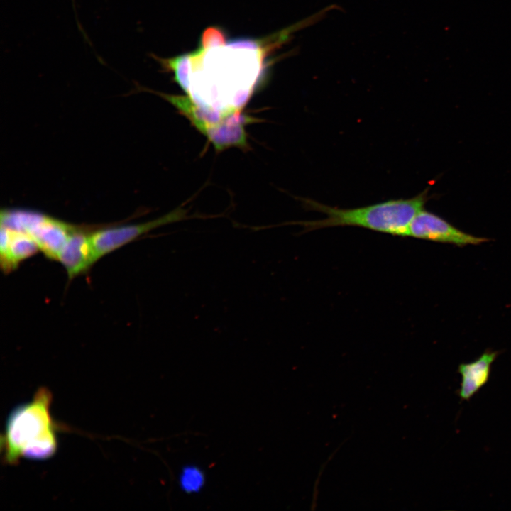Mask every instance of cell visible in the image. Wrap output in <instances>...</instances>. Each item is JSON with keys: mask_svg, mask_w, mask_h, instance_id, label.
<instances>
[{"mask_svg": "<svg viewBox=\"0 0 511 511\" xmlns=\"http://www.w3.org/2000/svg\"><path fill=\"white\" fill-rule=\"evenodd\" d=\"M428 189L410 199H391L353 209H340L310 199H302L306 209L323 213L319 220L287 223L303 227V233L334 226H352L405 237L414 217L430 198Z\"/></svg>", "mask_w": 511, "mask_h": 511, "instance_id": "2", "label": "cell"}, {"mask_svg": "<svg viewBox=\"0 0 511 511\" xmlns=\"http://www.w3.org/2000/svg\"><path fill=\"white\" fill-rule=\"evenodd\" d=\"M206 478L204 471L196 465L183 466L178 476L180 489L187 494L199 493L204 487Z\"/></svg>", "mask_w": 511, "mask_h": 511, "instance_id": "12", "label": "cell"}, {"mask_svg": "<svg viewBox=\"0 0 511 511\" xmlns=\"http://www.w3.org/2000/svg\"><path fill=\"white\" fill-rule=\"evenodd\" d=\"M38 250L37 243L28 234L1 225L0 260L5 273L16 269L19 263Z\"/></svg>", "mask_w": 511, "mask_h": 511, "instance_id": "9", "label": "cell"}, {"mask_svg": "<svg viewBox=\"0 0 511 511\" xmlns=\"http://www.w3.org/2000/svg\"><path fill=\"white\" fill-rule=\"evenodd\" d=\"M91 233L79 228L61 249L57 260L67 270L70 279L85 273L97 261L91 242Z\"/></svg>", "mask_w": 511, "mask_h": 511, "instance_id": "8", "label": "cell"}, {"mask_svg": "<svg viewBox=\"0 0 511 511\" xmlns=\"http://www.w3.org/2000/svg\"><path fill=\"white\" fill-rule=\"evenodd\" d=\"M153 57L160 62L163 68L170 70L174 73L175 80L185 92L189 84L191 68L189 54L181 55L170 58H162L155 55H153Z\"/></svg>", "mask_w": 511, "mask_h": 511, "instance_id": "11", "label": "cell"}, {"mask_svg": "<svg viewBox=\"0 0 511 511\" xmlns=\"http://www.w3.org/2000/svg\"><path fill=\"white\" fill-rule=\"evenodd\" d=\"M226 35L221 28L211 26L206 28L202 34L200 47L204 50L224 45Z\"/></svg>", "mask_w": 511, "mask_h": 511, "instance_id": "13", "label": "cell"}, {"mask_svg": "<svg viewBox=\"0 0 511 511\" xmlns=\"http://www.w3.org/2000/svg\"><path fill=\"white\" fill-rule=\"evenodd\" d=\"M269 51L260 40L246 38L208 50L199 47L189 53L187 95L216 117L243 111L263 76Z\"/></svg>", "mask_w": 511, "mask_h": 511, "instance_id": "1", "label": "cell"}, {"mask_svg": "<svg viewBox=\"0 0 511 511\" xmlns=\"http://www.w3.org/2000/svg\"><path fill=\"white\" fill-rule=\"evenodd\" d=\"M155 93L172 104L185 117L187 109L192 104H194L187 95ZM252 122H253V118L243 114V111L235 114L226 121L216 136L209 141L218 151L233 147L245 148L248 146L245 126Z\"/></svg>", "mask_w": 511, "mask_h": 511, "instance_id": "7", "label": "cell"}, {"mask_svg": "<svg viewBox=\"0 0 511 511\" xmlns=\"http://www.w3.org/2000/svg\"><path fill=\"white\" fill-rule=\"evenodd\" d=\"M51 393L39 388L31 401L13 409L1 437L3 460L14 464L21 458L43 460L57 447V425L50 412Z\"/></svg>", "mask_w": 511, "mask_h": 511, "instance_id": "3", "label": "cell"}, {"mask_svg": "<svg viewBox=\"0 0 511 511\" xmlns=\"http://www.w3.org/2000/svg\"><path fill=\"white\" fill-rule=\"evenodd\" d=\"M74 9L75 10V0H72Z\"/></svg>", "mask_w": 511, "mask_h": 511, "instance_id": "14", "label": "cell"}, {"mask_svg": "<svg viewBox=\"0 0 511 511\" xmlns=\"http://www.w3.org/2000/svg\"><path fill=\"white\" fill-rule=\"evenodd\" d=\"M182 207L150 221L98 230L91 233V242L97 260L113 251L133 241L148 231L168 224L188 219Z\"/></svg>", "mask_w": 511, "mask_h": 511, "instance_id": "5", "label": "cell"}, {"mask_svg": "<svg viewBox=\"0 0 511 511\" xmlns=\"http://www.w3.org/2000/svg\"><path fill=\"white\" fill-rule=\"evenodd\" d=\"M1 225L28 234L48 258L57 260L59 253L78 227L32 211H2Z\"/></svg>", "mask_w": 511, "mask_h": 511, "instance_id": "4", "label": "cell"}, {"mask_svg": "<svg viewBox=\"0 0 511 511\" xmlns=\"http://www.w3.org/2000/svg\"><path fill=\"white\" fill-rule=\"evenodd\" d=\"M497 355V352L487 351L474 361L459 365L458 373L461 376L459 396L462 400H468L487 383Z\"/></svg>", "mask_w": 511, "mask_h": 511, "instance_id": "10", "label": "cell"}, {"mask_svg": "<svg viewBox=\"0 0 511 511\" xmlns=\"http://www.w3.org/2000/svg\"><path fill=\"white\" fill-rule=\"evenodd\" d=\"M419 239L452 243L458 246L488 241L485 238L465 233L440 216L422 209L410 222L407 236Z\"/></svg>", "mask_w": 511, "mask_h": 511, "instance_id": "6", "label": "cell"}]
</instances>
